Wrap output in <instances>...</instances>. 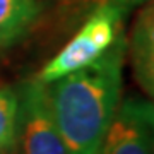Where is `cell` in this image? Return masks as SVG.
<instances>
[{"label":"cell","mask_w":154,"mask_h":154,"mask_svg":"<svg viewBox=\"0 0 154 154\" xmlns=\"http://www.w3.org/2000/svg\"><path fill=\"white\" fill-rule=\"evenodd\" d=\"M127 36L91 65L46 84L55 125L69 154H99L120 105Z\"/></svg>","instance_id":"1"},{"label":"cell","mask_w":154,"mask_h":154,"mask_svg":"<svg viewBox=\"0 0 154 154\" xmlns=\"http://www.w3.org/2000/svg\"><path fill=\"white\" fill-rule=\"evenodd\" d=\"M127 12V9L115 5L93 9L77 34L51 60L45 63L36 79L43 84H50L96 62L123 33V19Z\"/></svg>","instance_id":"2"},{"label":"cell","mask_w":154,"mask_h":154,"mask_svg":"<svg viewBox=\"0 0 154 154\" xmlns=\"http://www.w3.org/2000/svg\"><path fill=\"white\" fill-rule=\"evenodd\" d=\"M17 139L19 154H69L55 125L46 84L28 79L19 86Z\"/></svg>","instance_id":"3"},{"label":"cell","mask_w":154,"mask_h":154,"mask_svg":"<svg viewBox=\"0 0 154 154\" xmlns=\"http://www.w3.org/2000/svg\"><path fill=\"white\" fill-rule=\"evenodd\" d=\"M152 103L127 98L118 105L99 154H152Z\"/></svg>","instance_id":"4"},{"label":"cell","mask_w":154,"mask_h":154,"mask_svg":"<svg viewBox=\"0 0 154 154\" xmlns=\"http://www.w3.org/2000/svg\"><path fill=\"white\" fill-rule=\"evenodd\" d=\"M127 48L134 77L139 88L151 98L154 94V9L151 2L139 11Z\"/></svg>","instance_id":"5"},{"label":"cell","mask_w":154,"mask_h":154,"mask_svg":"<svg viewBox=\"0 0 154 154\" xmlns=\"http://www.w3.org/2000/svg\"><path fill=\"white\" fill-rule=\"evenodd\" d=\"M41 16L38 0H0V51L19 43Z\"/></svg>","instance_id":"6"},{"label":"cell","mask_w":154,"mask_h":154,"mask_svg":"<svg viewBox=\"0 0 154 154\" xmlns=\"http://www.w3.org/2000/svg\"><path fill=\"white\" fill-rule=\"evenodd\" d=\"M19 96L12 86H0V152L16 147Z\"/></svg>","instance_id":"7"},{"label":"cell","mask_w":154,"mask_h":154,"mask_svg":"<svg viewBox=\"0 0 154 154\" xmlns=\"http://www.w3.org/2000/svg\"><path fill=\"white\" fill-rule=\"evenodd\" d=\"M151 0H77V4L84 9H96V7L103 5H115L130 11L132 7L142 5V4H149Z\"/></svg>","instance_id":"8"}]
</instances>
